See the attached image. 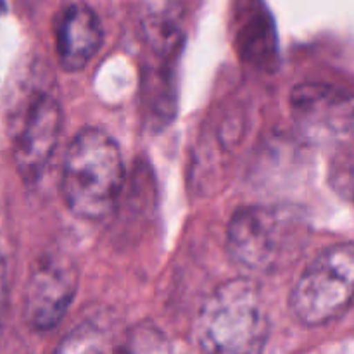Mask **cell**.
Here are the masks:
<instances>
[{
  "label": "cell",
  "mask_w": 354,
  "mask_h": 354,
  "mask_svg": "<svg viewBox=\"0 0 354 354\" xmlns=\"http://www.w3.org/2000/svg\"><path fill=\"white\" fill-rule=\"evenodd\" d=\"M268 334L261 290L244 277L216 287L196 320V339L204 354H263Z\"/></svg>",
  "instance_id": "6da1fadb"
},
{
  "label": "cell",
  "mask_w": 354,
  "mask_h": 354,
  "mask_svg": "<svg viewBox=\"0 0 354 354\" xmlns=\"http://www.w3.org/2000/svg\"><path fill=\"white\" fill-rule=\"evenodd\" d=\"M123 183L124 165L116 142L97 128L76 133L62 166V197L69 211L83 220L109 216Z\"/></svg>",
  "instance_id": "7a4b0ae2"
},
{
  "label": "cell",
  "mask_w": 354,
  "mask_h": 354,
  "mask_svg": "<svg viewBox=\"0 0 354 354\" xmlns=\"http://www.w3.org/2000/svg\"><path fill=\"white\" fill-rule=\"evenodd\" d=\"M304 221L279 206H245L228 223L227 248L232 259L251 273H272L301 251Z\"/></svg>",
  "instance_id": "3957f363"
},
{
  "label": "cell",
  "mask_w": 354,
  "mask_h": 354,
  "mask_svg": "<svg viewBox=\"0 0 354 354\" xmlns=\"http://www.w3.org/2000/svg\"><path fill=\"white\" fill-rule=\"evenodd\" d=\"M353 287V244L332 245L320 252L299 277L290 294V310L308 327L330 324L349 310Z\"/></svg>",
  "instance_id": "277c9868"
},
{
  "label": "cell",
  "mask_w": 354,
  "mask_h": 354,
  "mask_svg": "<svg viewBox=\"0 0 354 354\" xmlns=\"http://www.w3.org/2000/svg\"><path fill=\"white\" fill-rule=\"evenodd\" d=\"M78 272L64 256L50 254L35 263L24 294V320L35 330L54 328L75 299Z\"/></svg>",
  "instance_id": "5b68a950"
},
{
  "label": "cell",
  "mask_w": 354,
  "mask_h": 354,
  "mask_svg": "<svg viewBox=\"0 0 354 354\" xmlns=\"http://www.w3.org/2000/svg\"><path fill=\"white\" fill-rule=\"evenodd\" d=\"M62 128L59 100L48 92H37L21 114L14 137V161L24 182L40 178L48 159L54 154Z\"/></svg>",
  "instance_id": "8992f818"
},
{
  "label": "cell",
  "mask_w": 354,
  "mask_h": 354,
  "mask_svg": "<svg viewBox=\"0 0 354 354\" xmlns=\"http://www.w3.org/2000/svg\"><path fill=\"white\" fill-rule=\"evenodd\" d=\"M292 113L297 128L311 142H325L349 135L353 100L344 90L306 83L294 90Z\"/></svg>",
  "instance_id": "52a82bcc"
},
{
  "label": "cell",
  "mask_w": 354,
  "mask_h": 354,
  "mask_svg": "<svg viewBox=\"0 0 354 354\" xmlns=\"http://www.w3.org/2000/svg\"><path fill=\"white\" fill-rule=\"evenodd\" d=\"M104 30L99 16L83 3H71L57 26V55L69 73L85 68L102 45Z\"/></svg>",
  "instance_id": "ba28073f"
},
{
  "label": "cell",
  "mask_w": 354,
  "mask_h": 354,
  "mask_svg": "<svg viewBox=\"0 0 354 354\" xmlns=\"http://www.w3.org/2000/svg\"><path fill=\"white\" fill-rule=\"evenodd\" d=\"M182 3L178 0H140V24L149 47L159 55L175 50L180 40Z\"/></svg>",
  "instance_id": "9c48e42d"
},
{
  "label": "cell",
  "mask_w": 354,
  "mask_h": 354,
  "mask_svg": "<svg viewBox=\"0 0 354 354\" xmlns=\"http://www.w3.org/2000/svg\"><path fill=\"white\" fill-rule=\"evenodd\" d=\"M54 354H114L106 332L92 324H83L69 332Z\"/></svg>",
  "instance_id": "30bf717a"
},
{
  "label": "cell",
  "mask_w": 354,
  "mask_h": 354,
  "mask_svg": "<svg viewBox=\"0 0 354 354\" xmlns=\"http://www.w3.org/2000/svg\"><path fill=\"white\" fill-rule=\"evenodd\" d=\"M114 354H173L169 341L159 328L142 324L128 332L127 339Z\"/></svg>",
  "instance_id": "8fae6325"
},
{
  "label": "cell",
  "mask_w": 354,
  "mask_h": 354,
  "mask_svg": "<svg viewBox=\"0 0 354 354\" xmlns=\"http://www.w3.org/2000/svg\"><path fill=\"white\" fill-rule=\"evenodd\" d=\"M7 290H9V286H7V265L3 256L0 254V324H2L3 311H6Z\"/></svg>",
  "instance_id": "7c38bea8"
},
{
  "label": "cell",
  "mask_w": 354,
  "mask_h": 354,
  "mask_svg": "<svg viewBox=\"0 0 354 354\" xmlns=\"http://www.w3.org/2000/svg\"><path fill=\"white\" fill-rule=\"evenodd\" d=\"M6 10V3H3V0H0V12H3Z\"/></svg>",
  "instance_id": "4fadbf2b"
}]
</instances>
